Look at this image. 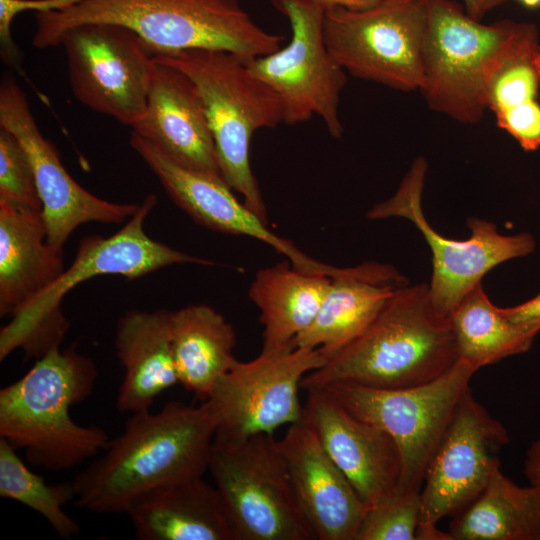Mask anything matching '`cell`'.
<instances>
[{"mask_svg":"<svg viewBox=\"0 0 540 540\" xmlns=\"http://www.w3.org/2000/svg\"><path fill=\"white\" fill-rule=\"evenodd\" d=\"M155 58L181 70L195 83L206 108L225 183L267 223L249 148L257 130L283 123L276 93L252 73L244 59L228 51L187 49L157 54Z\"/></svg>","mask_w":540,"mask_h":540,"instance_id":"6","label":"cell"},{"mask_svg":"<svg viewBox=\"0 0 540 540\" xmlns=\"http://www.w3.org/2000/svg\"><path fill=\"white\" fill-rule=\"evenodd\" d=\"M154 59L146 111L132 132L180 166L225 182L197 86L181 70Z\"/></svg>","mask_w":540,"mask_h":540,"instance_id":"19","label":"cell"},{"mask_svg":"<svg viewBox=\"0 0 540 540\" xmlns=\"http://www.w3.org/2000/svg\"><path fill=\"white\" fill-rule=\"evenodd\" d=\"M326 362L319 348L296 347L277 355L236 359L204 401L215 427L214 438L238 440L273 434L301 422L299 389L304 376Z\"/></svg>","mask_w":540,"mask_h":540,"instance_id":"14","label":"cell"},{"mask_svg":"<svg viewBox=\"0 0 540 540\" xmlns=\"http://www.w3.org/2000/svg\"><path fill=\"white\" fill-rule=\"evenodd\" d=\"M171 337L179 383L204 402L236 361L232 325L214 308L193 304L171 312Z\"/></svg>","mask_w":540,"mask_h":540,"instance_id":"27","label":"cell"},{"mask_svg":"<svg viewBox=\"0 0 540 540\" xmlns=\"http://www.w3.org/2000/svg\"><path fill=\"white\" fill-rule=\"evenodd\" d=\"M452 540H540V496L496 469L480 495L450 523Z\"/></svg>","mask_w":540,"mask_h":540,"instance_id":"28","label":"cell"},{"mask_svg":"<svg viewBox=\"0 0 540 540\" xmlns=\"http://www.w3.org/2000/svg\"><path fill=\"white\" fill-rule=\"evenodd\" d=\"M167 309H131L117 321L115 354L124 370L116 406L120 412L150 410L165 390L179 383Z\"/></svg>","mask_w":540,"mask_h":540,"instance_id":"24","label":"cell"},{"mask_svg":"<svg viewBox=\"0 0 540 540\" xmlns=\"http://www.w3.org/2000/svg\"><path fill=\"white\" fill-rule=\"evenodd\" d=\"M524 474L529 485L535 488L540 496V436L527 449Z\"/></svg>","mask_w":540,"mask_h":540,"instance_id":"35","label":"cell"},{"mask_svg":"<svg viewBox=\"0 0 540 540\" xmlns=\"http://www.w3.org/2000/svg\"><path fill=\"white\" fill-rule=\"evenodd\" d=\"M508 442L506 428L469 388L427 464L418 526H436L471 504L500 468L498 452Z\"/></svg>","mask_w":540,"mask_h":540,"instance_id":"15","label":"cell"},{"mask_svg":"<svg viewBox=\"0 0 540 540\" xmlns=\"http://www.w3.org/2000/svg\"><path fill=\"white\" fill-rule=\"evenodd\" d=\"M463 7L472 18L481 21L489 12L508 0H462Z\"/></svg>","mask_w":540,"mask_h":540,"instance_id":"36","label":"cell"},{"mask_svg":"<svg viewBox=\"0 0 540 540\" xmlns=\"http://www.w3.org/2000/svg\"><path fill=\"white\" fill-rule=\"evenodd\" d=\"M157 197L148 194L127 223L111 236L90 235L79 242L68 269L44 292L0 330V361L21 349L26 359H39L60 345L69 329L61 304L78 284L100 275H120L137 279L175 264L214 265L152 239L144 224Z\"/></svg>","mask_w":540,"mask_h":540,"instance_id":"5","label":"cell"},{"mask_svg":"<svg viewBox=\"0 0 540 540\" xmlns=\"http://www.w3.org/2000/svg\"><path fill=\"white\" fill-rule=\"evenodd\" d=\"M408 279L389 264L366 262L332 278L317 314L294 347L319 348L326 362L357 338ZM325 362V363H326Z\"/></svg>","mask_w":540,"mask_h":540,"instance_id":"22","label":"cell"},{"mask_svg":"<svg viewBox=\"0 0 540 540\" xmlns=\"http://www.w3.org/2000/svg\"><path fill=\"white\" fill-rule=\"evenodd\" d=\"M302 421L369 507L396 487L401 457L384 430L349 413L322 388L307 389Z\"/></svg>","mask_w":540,"mask_h":540,"instance_id":"18","label":"cell"},{"mask_svg":"<svg viewBox=\"0 0 540 540\" xmlns=\"http://www.w3.org/2000/svg\"><path fill=\"white\" fill-rule=\"evenodd\" d=\"M0 203L42 211L34 171L18 138L0 127Z\"/></svg>","mask_w":540,"mask_h":540,"instance_id":"32","label":"cell"},{"mask_svg":"<svg viewBox=\"0 0 540 540\" xmlns=\"http://www.w3.org/2000/svg\"><path fill=\"white\" fill-rule=\"evenodd\" d=\"M289 21L291 39L275 52L247 62L252 73L278 96L283 123L297 125L318 116L329 134L341 138L340 93L346 71L326 47L325 9L307 0H271Z\"/></svg>","mask_w":540,"mask_h":540,"instance_id":"12","label":"cell"},{"mask_svg":"<svg viewBox=\"0 0 540 540\" xmlns=\"http://www.w3.org/2000/svg\"><path fill=\"white\" fill-rule=\"evenodd\" d=\"M486 108L525 152L540 148V39L537 26L517 21L483 76Z\"/></svg>","mask_w":540,"mask_h":540,"instance_id":"21","label":"cell"},{"mask_svg":"<svg viewBox=\"0 0 540 540\" xmlns=\"http://www.w3.org/2000/svg\"><path fill=\"white\" fill-rule=\"evenodd\" d=\"M427 0H380L362 10H325L327 49L354 77L402 92L424 84Z\"/></svg>","mask_w":540,"mask_h":540,"instance_id":"9","label":"cell"},{"mask_svg":"<svg viewBox=\"0 0 540 540\" xmlns=\"http://www.w3.org/2000/svg\"><path fill=\"white\" fill-rule=\"evenodd\" d=\"M214 436L204 402L194 406L169 401L155 413H132L103 455L74 478V504L98 514L126 513L151 489L202 477Z\"/></svg>","mask_w":540,"mask_h":540,"instance_id":"1","label":"cell"},{"mask_svg":"<svg viewBox=\"0 0 540 540\" xmlns=\"http://www.w3.org/2000/svg\"><path fill=\"white\" fill-rule=\"evenodd\" d=\"M32 45L58 46L68 29L111 23L137 33L154 56L187 49L223 50L246 62L271 54L284 37L259 26L239 0H82L62 10L35 13Z\"/></svg>","mask_w":540,"mask_h":540,"instance_id":"2","label":"cell"},{"mask_svg":"<svg viewBox=\"0 0 540 540\" xmlns=\"http://www.w3.org/2000/svg\"><path fill=\"white\" fill-rule=\"evenodd\" d=\"M460 359L479 369L530 349L540 324L517 323L495 306L479 283L448 316Z\"/></svg>","mask_w":540,"mask_h":540,"instance_id":"29","label":"cell"},{"mask_svg":"<svg viewBox=\"0 0 540 540\" xmlns=\"http://www.w3.org/2000/svg\"><path fill=\"white\" fill-rule=\"evenodd\" d=\"M129 142L173 202L197 223L218 232L255 238L306 273L335 278L346 272V268L314 260L291 241L273 233L265 221L239 202L225 182L180 166L135 132L131 131Z\"/></svg>","mask_w":540,"mask_h":540,"instance_id":"17","label":"cell"},{"mask_svg":"<svg viewBox=\"0 0 540 540\" xmlns=\"http://www.w3.org/2000/svg\"><path fill=\"white\" fill-rule=\"evenodd\" d=\"M426 173L425 158L417 157L395 194L374 205L366 216L372 220L402 217L416 226L432 253V276L428 285L431 302L441 315L448 317L491 269L532 253L535 240L526 232L500 234L494 223L476 217L467 221L471 230L468 239L442 236L432 228L422 210Z\"/></svg>","mask_w":540,"mask_h":540,"instance_id":"10","label":"cell"},{"mask_svg":"<svg viewBox=\"0 0 540 540\" xmlns=\"http://www.w3.org/2000/svg\"><path fill=\"white\" fill-rule=\"evenodd\" d=\"M503 311L514 322L540 324V293L521 304L503 308Z\"/></svg>","mask_w":540,"mask_h":540,"instance_id":"34","label":"cell"},{"mask_svg":"<svg viewBox=\"0 0 540 540\" xmlns=\"http://www.w3.org/2000/svg\"><path fill=\"white\" fill-rule=\"evenodd\" d=\"M0 127L13 133L30 159L47 228L48 242L63 250L82 224H118L128 220L140 203H114L79 185L64 168L54 144L39 129L23 89L12 76L0 83Z\"/></svg>","mask_w":540,"mask_h":540,"instance_id":"16","label":"cell"},{"mask_svg":"<svg viewBox=\"0 0 540 540\" xmlns=\"http://www.w3.org/2000/svg\"><path fill=\"white\" fill-rule=\"evenodd\" d=\"M459 359L448 317L433 306L425 283L398 288L366 329L318 369L301 388L335 382L396 389L428 383Z\"/></svg>","mask_w":540,"mask_h":540,"instance_id":"3","label":"cell"},{"mask_svg":"<svg viewBox=\"0 0 540 540\" xmlns=\"http://www.w3.org/2000/svg\"><path fill=\"white\" fill-rule=\"evenodd\" d=\"M478 369L459 358L441 376L418 386L383 389L335 382L321 388L349 413L391 436L401 457L396 488L421 491L427 464Z\"/></svg>","mask_w":540,"mask_h":540,"instance_id":"7","label":"cell"},{"mask_svg":"<svg viewBox=\"0 0 540 540\" xmlns=\"http://www.w3.org/2000/svg\"><path fill=\"white\" fill-rule=\"evenodd\" d=\"M98 370L75 344L36 360L17 381L0 390V438L26 461L53 471L74 468L104 451L110 442L99 426H83L70 408L94 390Z\"/></svg>","mask_w":540,"mask_h":540,"instance_id":"4","label":"cell"},{"mask_svg":"<svg viewBox=\"0 0 540 540\" xmlns=\"http://www.w3.org/2000/svg\"><path fill=\"white\" fill-rule=\"evenodd\" d=\"M317 4L325 10L341 7L350 10H362L377 4L380 0H307Z\"/></svg>","mask_w":540,"mask_h":540,"instance_id":"37","label":"cell"},{"mask_svg":"<svg viewBox=\"0 0 540 540\" xmlns=\"http://www.w3.org/2000/svg\"><path fill=\"white\" fill-rule=\"evenodd\" d=\"M331 281L330 276L295 268L288 259L256 273L248 295L260 310L261 354L277 355L295 348V338L314 319Z\"/></svg>","mask_w":540,"mask_h":540,"instance_id":"26","label":"cell"},{"mask_svg":"<svg viewBox=\"0 0 540 540\" xmlns=\"http://www.w3.org/2000/svg\"><path fill=\"white\" fill-rule=\"evenodd\" d=\"M523 7L534 10L540 8V0H515Z\"/></svg>","mask_w":540,"mask_h":540,"instance_id":"38","label":"cell"},{"mask_svg":"<svg viewBox=\"0 0 540 540\" xmlns=\"http://www.w3.org/2000/svg\"><path fill=\"white\" fill-rule=\"evenodd\" d=\"M421 491L394 488L369 508L356 540H416Z\"/></svg>","mask_w":540,"mask_h":540,"instance_id":"31","label":"cell"},{"mask_svg":"<svg viewBox=\"0 0 540 540\" xmlns=\"http://www.w3.org/2000/svg\"><path fill=\"white\" fill-rule=\"evenodd\" d=\"M427 7L424 84L420 92L431 110L461 124H477L487 110L485 67L517 21L502 19L485 24L453 0H427Z\"/></svg>","mask_w":540,"mask_h":540,"instance_id":"11","label":"cell"},{"mask_svg":"<svg viewBox=\"0 0 540 540\" xmlns=\"http://www.w3.org/2000/svg\"><path fill=\"white\" fill-rule=\"evenodd\" d=\"M208 470L237 540H314L273 434L214 438Z\"/></svg>","mask_w":540,"mask_h":540,"instance_id":"8","label":"cell"},{"mask_svg":"<svg viewBox=\"0 0 540 540\" xmlns=\"http://www.w3.org/2000/svg\"><path fill=\"white\" fill-rule=\"evenodd\" d=\"M59 45L80 103L130 127L143 117L155 59L137 33L118 24L86 23L66 30Z\"/></svg>","mask_w":540,"mask_h":540,"instance_id":"13","label":"cell"},{"mask_svg":"<svg viewBox=\"0 0 540 540\" xmlns=\"http://www.w3.org/2000/svg\"><path fill=\"white\" fill-rule=\"evenodd\" d=\"M42 211L0 203V316L13 317L64 272Z\"/></svg>","mask_w":540,"mask_h":540,"instance_id":"25","label":"cell"},{"mask_svg":"<svg viewBox=\"0 0 540 540\" xmlns=\"http://www.w3.org/2000/svg\"><path fill=\"white\" fill-rule=\"evenodd\" d=\"M82 0H0V52L2 61L18 66L20 52L12 38V23L18 14L44 13L68 9Z\"/></svg>","mask_w":540,"mask_h":540,"instance_id":"33","label":"cell"},{"mask_svg":"<svg viewBox=\"0 0 540 540\" xmlns=\"http://www.w3.org/2000/svg\"><path fill=\"white\" fill-rule=\"evenodd\" d=\"M16 451L0 438V496L42 515L60 537L77 536L80 526L64 510L65 505L75 499L73 481L47 484L26 466Z\"/></svg>","mask_w":540,"mask_h":540,"instance_id":"30","label":"cell"},{"mask_svg":"<svg viewBox=\"0 0 540 540\" xmlns=\"http://www.w3.org/2000/svg\"><path fill=\"white\" fill-rule=\"evenodd\" d=\"M126 514L139 540H237L217 488L202 477L151 489Z\"/></svg>","mask_w":540,"mask_h":540,"instance_id":"23","label":"cell"},{"mask_svg":"<svg viewBox=\"0 0 540 540\" xmlns=\"http://www.w3.org/2000/svg\"><path fill=\"white\" fill-rule=\"evenodd\" d=\"M291 482L316 539L356 540L369 506L303 421L277 440Z\"/></svg>","mask_w":540,"mask_h":540,"instance_id":"20","label":"cell"}]
</instances>
